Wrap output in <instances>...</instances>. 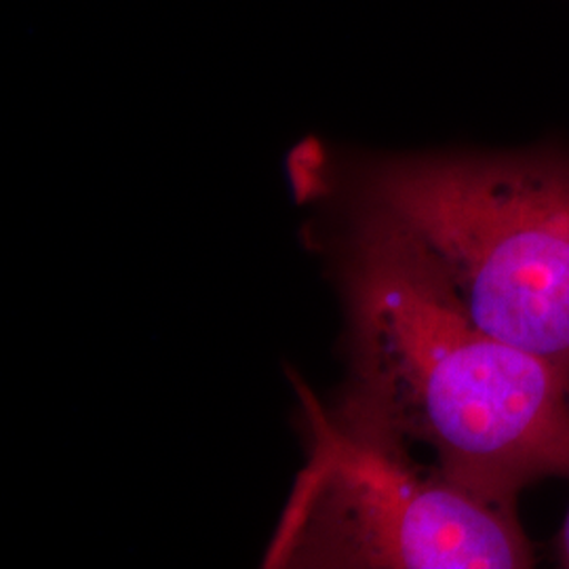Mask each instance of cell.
Masks as SVG:
<instances>
[{
    "instance_id": "6da1fadb",
    "label": "cell",
    "mask_w": 569,
    "mask_h": 569,
    "mask_svg": "<svg viewBox=\"0 0 569 569\" xmlns=\"http://www.w3.org/2000/svg\"><path fill=\"white\" fill-rule=\"evenodd\" d=\"M357 207L352 385L338 413L507 509L542 479H569L568 382L477 326L403 230Z\"/></svg>"
},
{
    "instance_id": "7a4b0ae2",
    "label": "cell",
    "mask_w": 569,
    "mask_h": 569,
    "mask_svg": "<svg viewBox=\"0 0 569 569\" xmlns=\"http://www.w3.org/2000/svg\"><path fill=\"white\" fill-rule=\"evenodd\" d=\"M355 192L422 249L477 326L569 385L568 146L385 157Z\"/></svg>"
},
{
    "instance_id": "3957f363",
    "label": "cell",
    "mask_w": 569,
    "mask_h": 569,
    "mask_svg": "<svg viewBox=\"0 0 569 569\" xmlns=\"http://www.w3.org/2000/svg\"><path fill=\"white\" fill-rule=\"evenodd\" d=\"M310 456L266 568L519 569L533 566L517 509L456 486L407 449L346 422L300 387Z\"/></svg>"
},
{
    "instance_id": "277c9868",
    "label": "cell",
    "mask_w": 569,
    "mask_h": 569,
    "mask_svg": "<svg viewBox=\"0 0 569 569\" xmlns=\"http://www.w3.org/2000/svg\"><path fill=\"white\" fill-rule=\"evenodd\" d=\"M557 549H559V561H561V566L569 568V512L568 517H566V523H563V528H561V533H559Z\"/></svg>"
}]
</instances>
